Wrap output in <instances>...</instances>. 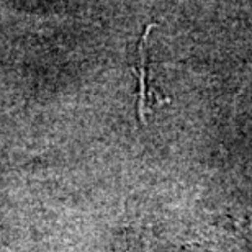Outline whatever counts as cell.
Masks as SVG:
<instances>
[{"label": "cell", "mask_w": 252, "mask_h": 252, "mask_svg": "<svg viewBox=\"0 0 252 252\" xmlns=\"http://www.w3.org/2000/svg\"><path fill=\"white\" fill-rule=\"evenodd\" d=\"M154 25H149L146 28V32L143 34V39H141V44H139V56H141V79H139V115H141V120H144V113H146V39H148V32L153 28Z\"/></svg>", "instance_id": "1"}]
</instances>
